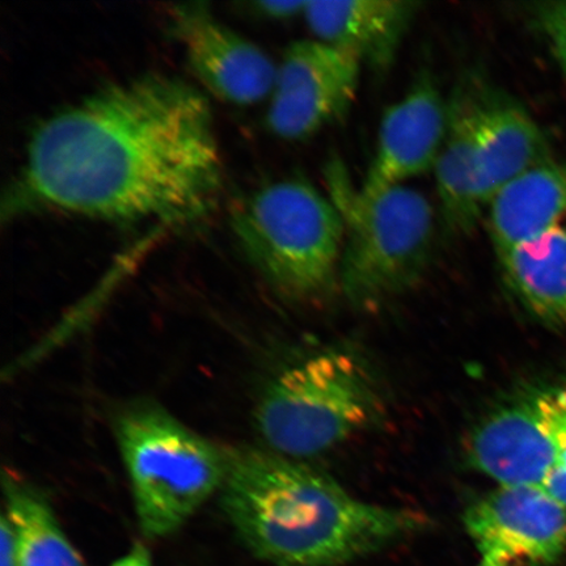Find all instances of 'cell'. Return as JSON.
<instances>
[{"instance_id": "8", "label": "cell", "mask_w": 566, "mask_h": 566, "mask_svg": "<svg viewBox=\"0 0 566 566\" xmlns=\"http://www.w3.org/2000/svg\"><path fill=\"white\" fill-rule=\"evenodd\" d=\"M360 67L357 56L322 40L295 42L277 66L268 126L283 139L315 136L350 108Z\"/></svg>"}, {"instance_id": "15", "label": "cell", "mask_w": 566, "mask_h": 566, "mask_svg": "<svg viewBox=\"0 0 566 566\" xmlns=\"http://www.w3.org/2000/svg\"><path fill=\"white\" fill-rule=\"evenodd\" d=\"M478 138L488 203L506 184L549 160L546 134L512 98L484 95Z\"/></svg>"}, {"instance_id": "10", "label": "cell", "mask_w": 566, "mask_h": 566, "mask_svg": "<svg viewBox=\"0 0 566 566\" xmlns=\"http://www.w3.org/2000/svg\"><path fill=\"white\" fill-rule=\"evenodd\" d=\"M172 25L189 66L212 94L237 105L256 104L273 94L277 66L202 6H176Z\"/></svg>"}, {"instance_id": "11", "label": "cell", "mask_w": 566, "mask_h": 566, "mask_svg": "<svg viewBox=\"0 0 566 566\" xmlns=\"http://www.w3.org/2000/svg\"><path fill=\"white\" fill-rule=\"evenodd\" d=\"M449 104L430 77H420L381 118L377 150L363 186L365 195L407 186L433 169L448 130Z\"/></svg>"}, {"instance_id": "23", "label": "cell", "mask_w": 566, "mask_h": 566, "mask_svg": "<svg viewBox=\"0 0 566 566\" xmlns=\"http://www.w3.org/2000/svg\"><path fill=\"white\" fill-rule=\"evenodd\" d=\"M478 566H511L504 562L495 560V558L491 557H481V560Z\"/></svg>"}, {"instance_id": "22", "label": "cell", "mask_w": 566, "mask_h": 566, "mask_svg": "<svg viewBox=\"0 0 566 566\" xmlns=\"http://www.w3.org/2000/svg\"><path fill=\"white\" fill-rule=\"evenodd\" d=\"M111 566H153L150 554L148 551L142 546V544H136L125 556L118 558Z\"/></svg>"}, {"instance_id": "3", "label": "cell", "mask_w": 566, "mask_h": 566, "mask_svg": "<svg viewBox=\"0 0 566 566\" xmlns=\"http://www.w3.org/2000/svg\"><path fill=\"white\" fill-rule=\"evenodd\" d=\"M384 409L365 360L346 349H328L289 366L271 381L256 409V427L269 450L301 460L349 441Z\"/></svg>"}, {"instance_id": "5", "label": "cell", "mask_w": 566, "mask_h": 566, "mask_svg": "<svg viewBox=\"0 0 566 566\" xmlns=\"http://www.w3.org/2000/svg\"><path fill=\"white\" fill-rule=\"evenodd\" d=\"M231 226L247 256L281 293L308 300L338 285L343 218L311 184H269L233 209Z\"/></svg>"}, {"instance_id": "7", "label": "cell", "mask_w": 566, "mask_h": 566, "mask_svg": "<svg viewBox=\"0 0 566 566\" xmlns=\"http://www.w3.org/2000/svg\"><path fill=\"white\" fill-rule=\"evenodd\" d=\"M467 462L497 485H543L566 459V386L531 389L473 428Z\"/></svg>"}, {"instance_id": "9", "label": "cell", "mask_w": 566, "mask_h": 566, "mask_svg": "<svg viewBox=\"0 0 566 566\" xmlns=\"http://www.w3.org/2000/svg\"><path fill=\"white\" fill-rule=\"evenodd\" d=\"M463 521L481 557L552 564L566 552V506L543 485H497Z\"/></svg>"}, {"instance_id": "1", "label": "cell", "mask_w": 566, "mask_h": 566, "mask_svg": "<svg viewBox=\"0 0 566 566\" xmlns=\"http://www.w3.org/2000/svg\"><path fill=\"white\" fill-rule=\"evenodd\" d=\"M222 187L208 98L179 77L146 74L35 127L7 210L186 224L214 209Z\"/></svg>"}, {"instance_id": "13", "label": "cell", "mask_w": 566, "mask_h": 566, "mask_svg": "<svg viewBox=\"0 0 566 566\" xmlns=\"http://www.w3.org/2000/svg\"><path fill=\"white\" fill-rule=\"evenodd\" d=\"M419 7L406 0L308 2L304 17L317 40L357 56L363 65L386 71Z\"/></svg>"}, {"instance_id": "21", "label": "cell", "mask_w": 566, "mask_h": 566, "mask_svg": "<svg viewBox=\"0 0 566 566\" xmlns=\"http://www.w3.org/2000/svg\"><path fill=\"white\" fill-rule=\"evenodd\" d=\"M546 490L566 506V460L552 473L546 483L543 484Z\"/></svg>"}, {"instance_id": "17", "label": "cell", "mask_w": 566, "mask_h": 566, "mask_svg": "<svg viewBox=\"0 0 566 566\" xmlns=\"http://www.w3.org/2000/svg\"><path fill=\"white\" fill-rule=\"evenodd\" d=\"M4 493L19 566H84L41 494L12 479L4 481Z\"/></svg>"}, {"instance_id": "4", "label": "cell", "mask_w": 566, "mask_h": 566, "mask_svg": "<svg viewBox=\"0 0 566 566\" xmlns=\"http://www.w3.org/2000/svg\"><path fill=\"white\" fill-rule=\"evenodd\" d=\"M327 179L344 222L338 286L357 307L378 306L413 285L427 268L434 209L407 186L365 195L337 163L328 167Z\"/></svg>"}, {"instance_id": "19", "label": "cell", "mask_w": 566, "mask_h": 566, "mask_svg": "<svg viewBox=\"0 0 566 566\" xmlns=\"http://www.w3.org/2000/svg\"><path fill=\"white\" fill-rule=\"evenodd\" d=\"M0 566H19L15 534L4 513L0 523Z\"/></svg>"}, {"instance_id": "12", "label": "cell", "mask_w": 566, "mask_h": 566, "mask_svg": "<svg viewBox=\"0 0 566 566\" xmlns=\"http://www.w3.org/2000/svg\"><path fill=\"white\" fill-rule=\"evenodd\" d=\"M485 92L460 86L449 104L448 130L433 168L444 228L455 235L475 230L488 207L478 123Z\"/></svg>"}, {"instance_id": "18", "label": "cell", "mask_w": 566, "mask_h": 566, "mask_svg": "<svg viewBox=\"0 0 566 566\" xmlns=\"http://www.w3.org/2000/svg\"><path fill=\"white\" fill-rule=\"evenodd\" d=\"M533 21L566 75V0L536 4Z\"/></svg>"}, {"instance_id": "20", "label": "cell", "mask_w": 566, "mask_h": 566, "mask_svg": "<svg viewBox=\"0 0 566 566\" xmlns=\"http://www.w3.org/2000/svg\"><path fill=\"white\" fill-rule=\"evenodd\" d=\"M308 2H259V11L273 19H290L304 15Z\"/></svg>"}, {"instance_id": "14", "label": "cell", "mask_w": 566, "mask_h": 566, "mask_svg": "<svg viewBox=\"0 0 566 566\" xmlns=\"http://www.w3.org/2000/svg\"><path fill=\"white\" fill-rule=\"evenodd\" d=\"M497 256L566 226V163L547 160L502 187L488 203Z\"/></svg>"}, {"instance_id": "6", "label": "cell", "mask_w": 566, "mask_h": 566, "mask_svg": "<svg viewBox=\"0 0 566 566\" xmlns=\"http://www.w3.org/2000/svg\"><path fill=\"white\" fill-rule=\"evenodd\" d=\"M116 436L139 527L148 537L179 530L222 490L228 452L165 410L138 407L118 417Z\"/></svg>"}, {"instance_id": "2", "label": "cell", "mask_w": 566, "mask_h": 566, "mask_svg": "<svg viewBox=\"0 0 566 566\" xmlns=\"http://www.w3.org/2000/svg\"><path fill=\"white\" fill-rule=\"evenodd\" d=\"M222 506L245 546L275 566H338L423 525L419 513L359 500L301 460L228 452Z\"/></svg>"}, {"instance_id": "16", "label": "cell", "mask_w": 566, "mask_h": 566, "mask_svg": "<svg viewBox=\"0 0 566 566\" xmlns=\"http://www.w3.org/2000/svg\"><path fill=\"white\" fill-rule=\"evenodd\" d=\"M514 294L542 322L566 328V226L500 254Z\"/></svg>"}]
</instances>
